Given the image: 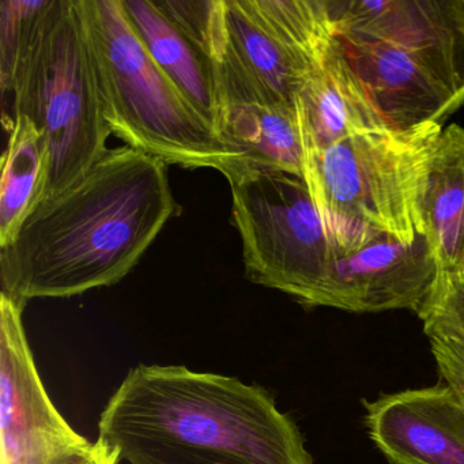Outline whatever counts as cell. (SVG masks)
<instances>
[{
  "mask_svg": "<svg viewBox=\"0 0 464 464\" xmlns=\"http://www.w3.org/2000/svg\"><path fill=\"white\" fill-rule=\"evenodd\" d=\"M178 210L162 160L112 149L77 183L42 200L0 248L2 293L25 305L121 282Z\"/></svg>",
  "mask_w": 464,
  "mask_h": 464,
  "instance_id": "1",
  "label": "cell"
},
{
  "mask_svg": "<svg viewBox=\"0 0 464 464\" xmlns=\"http://www.w3.org/2000/svg\"><path fill=\"white\" fill-rule=\"evenodd\" d=\"M99 440L127 464H314L268 391L180 365H138L102 410Z\"/></svg>",
  "mask_w": 464,
  "mask_h": 464,
  "instance_id": "2",
  "label": "cell"
},
{
  "mask_svg": "<svg viewBox=\"0 0 464 464\" xmlns=\"http://www.w3.org/2000/svg\"><path fill=\"white\" fill-rule=\"evenodd\" d=\"M441 132V123L384 129L304 151V180L339 256L382 236L423 235V198Z\"/></svg>",
  "mask_w": 464,
  "mask_h": 464,
  "instance_id": "3",
  "label": "cell"
},
{
  "mask_svg": "<svg viewBox=\"0 0 464 464\" xmlns=\"http://www.w3.org/2000/svg\"><path fill=\"white\" fill-rule=\"evenodd\" d=\"M80 4L111 132L167 165L208 168L224 176L243 167L240 157L157 66L121 0Z\"/></svg>",
  "mask_w": 464,
  "mask_h": 464,
  "instance_id": "4",
  "label": "cell"
},
{
  "mask_svg": "<svg viewBox=\"0 0 464 464\" xmlns=\"http://www.w3.org/2000/svg\"><path fill=\"white\" fill-rule=\"evenodd\" d=\"M14 116L47 140L43 200L77 183L110 151L93 51L80 0H50L15 70Z\"/></svg>",
  "mask_w": 464,
  "mask_h": 464,
  "instance_id": "5",
  "label": "cell"
},
{
  "mask_svg": "<svg viewBox=\"0 0 464 464\" xmlns=\"http://www.w3.org/2000/svg\"><path fill=\"white\" fill-rule=\"evenodd\" d=\"M227 179L246 278L314 306L339 254L304 178L238 167Z\"/></svg>",
  "mask_w": 464,
  "mask_h": 464,
  "instance_id": "6",
  "label": "cell"
},
{
  "mask_svg": "<svg viewBox=\"0 0 464 464\" xmlns=\"http://www.w3.org/2000/svg\"><path fill=\"white\" fill-rule=\"evenodd\" d=\"M24 308L0 293L2 464H53L91 441L51 401L26 338Z\"/></svg>",
  "mask_w": 464,
  "mask_h": 464,
  "instance_id": "7",
  "label": "cell"
},
{
  "mask_svg": "<svg viewBox=\"0 0 464 464\" xmlns=\"http://www.w3.org/2000/svg\"><path fill=\"white\" fill-rule=\"evenodd\" d=\"M347 61L391 129L441 123L464 102V74L452 64L392 43L338 37Z\"/></svg>",
  "mask_w": 464,
  "mask_h": 464,
  "instance_id": "8",
  "label": "cell"
},
{
  "mask_svg": "<svg viewBox=\"0 0 464 464\" xmlns=\"http://www.w3.org/2000/svg\"><path fill=\"white\" fill-rule=\"evenodd\" d=\"M441 268L425 236L414 240L382 236L336 257L314 306L355 314L411 309L430 297Z\"/></svg>",
  "mask_w": 464,
  "mask_h": 464,
  "instance_id": "9",
  "label": "cell"
},
{
  "mask_svg": "<svg viewBox=\"0 0 464 464\" xmlns=\"http://www.w3.org/2000/svg\"><path fill=\"white\" fill-rule=\"evenodd\" d=\"M224 53L217 64L222 110L227 104L295 108L312 67L284 44L249 0H224Z\"/></svg>",
  "mask_w": 464,
  "mask_h": 464,
  "instance_id": "10",
  "label": "cell"
},
{
  "mask_svg": "<svg viewBox=\"0 0 464 464\" xmlns=\"http://www.w3.org/2000/svg\"><path fill=\"white\" fill-rule=\"evenodd\" d=\"M369 437L390 464H464V401L448 384L363 401Z\"/></svg>",
  "mask_w": 464,
  "mask_h": 464,
  "instance_id": "11",
  "label": "cell"
},
{
  "mask_svg": "<svg viewBox=\"0 0 464 464\" xmlns=\"http://www.w3.org/2000/svg\"><path fill=\"white\" fill-rule=\"evenodd\" d=\"M336 37L392 43L464 74V0H330Z\"/></svg>",
  "mask_w": 464,
  "mask_h": 464,
  "instance_id": "12",
  "label": "cell"
},
{
  "mask_svg": "<svg viewBox=\"0 0 464 464\" xmlns=\"http://www.w3.org/2000/svg\"><path fill=\"white\" fill-rule=\"evenodd\" d=\"M304 151L391 129L372 102L336 37L295 100Z\"/></svg>",
  "mask_w": 464,
  "mask_h": 464,
  "instance_id": "13",
  "label": "cell"
},
{
  "mask_svg": "<svg viewBox=\"0 0 464 464\" xmlns=\"http://www.w3.org/2000/svg\"><path fill=\"white\" fill-rule=\"evenodd\" d=\"M121 4L135 34L157 66L219 135L222 99L213 62L153 2L121 0Z\"/></svg>",
  "mask_w": 464,
  "mask_h": 464,
  "instance_id": "14",
  "label": "cell"
},
{
  "mask_svg": "<svg viewBox=\"0 0 464 464\" xmlns=\"http://www.w3.org/2000/svg\"><path fill=\"white\" fill-rule=\"evenodd\" d=\"M423 236L444 273H464V127L442 130L422 205Z\"/></svg>",
  "mask_w": 464,
  "mask_h": 464,
  "instance_id": "15",
  "label": "cell"
},
{
  "mask_svg": "<svg viewBox=\"0 0 464 464\" xmlns=\"http://www.w3.org/2000/svg\"><path fill=\"white\" fill-rule=\"evenodd\" d=\"M219 135L243 167L281 170L304 178V150L295 108L227 104Z\"/></svg>",
  "mask_w": 464,
  "mask_h": 464,
  "instance_id": "16",
  "label": "cell"
},
{
  "mask_svg": "<svg viewBox=\"0 0 464 464\" xmlns=\"http://www.w3.org/2000/svg\"><path fill=\"white\" fill-rule=\"evenodd\" d=\"M50 151L44 135L26 116L13 118L2 159L0 248L9 246L29 214L44 197Z\"/></svg>",
  "mask_w": 464,
  "mask_h": 464,
  "instance_id": "17",
  "label": "cell"
},
{
  "mask_svg": "<svg viewBox=\"0 0 464 464\" xmlns=\"http://www.w3.org/2000/svg\"><path fill=\"white\" fill-rule=\"evenodd\" d=\"M259 20L316 70L336 39L330 0H249Z\"/></svg>",
  "mask_w": 464,
  "mask_h": 464,
  "instance_id": "18",
  "label": "cell"
},
{
  "mask_svg": "<svg viewBox=\"0 0 464 464\" xmlns=\"http://www.w3.org/2000/svg\"><path fill=\"white\" fill-rule=\"evenodd\" d=\"M153 4L217 67L227 39L224 0H164Z\"/></svg>",
  "mask_w": 464,
  "mask_h": 464,
  "instance_id": "19",
  "label": "cell"
},
{
  "mask_svg": "<svg viewBox=\"0 0 464 464\" xmlns=\"http://www.w3.org/2000/svg\"><path fill=\"white\" fill-rule=\"evenodd\" d=\"M50 0H5L0 4V83L12 92L13 80Z\"/></svg>",
  "mask_w": 464,
  "mask_h": 464,
  "instance_id": "20",
  "label": "cell"
},
{
  "mask_svg": "<svg viewBox=\"0 0 464 464\" xmlns=\"http://www.w3.org/2000/svg\"><path fill=\"white\" fill-rule=\"evenodd\" d=\"M417 314L426 335L450 336L464 342V273L441 271L433 293Z\"/></svg>",
  "mask_w": 464,
  "mask_h": 464,
  "instance_id": "21",
  "label": "cell"
},
{
  "mask_svg": "<svg viewBox=\"0 0 464 464\" xmlns=\"http://www.w3.org/2000/svg\"><path fill=\"white\" fill-rule=\"evenodd\" d=\"M428 338L440 376L464 401V342L441 335Z\"/></svg>",
  "mask_w": 464,
  "mask_h": 464,
  "instance_id": "22",
  "label": "cell"
},
{
  "mask_svg": "<svg viewBox=\"0 0 464 464\" xmlns=\"http://www.w3.org/2000/svg\"><path fill=\"white\" fill-rule=\"evenodd\" d=\"M53 464H121L118 455L100 440L75 450Z\"/></svg>",
  "mask_w": 464,
  "mask_h": 464,
  "instance_id": "23",
  "label": "cell"
}]
</instances>
